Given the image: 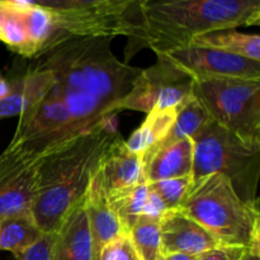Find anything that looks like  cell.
I'll list each match as a JSON object with an SVG mask.
<instances>
[{"instance_id": "cell-1", "label": "cell", "mask_w": 260, "mask_h": 260, "mask_svg": "<svg viewBox=\"0 0 260 260\" xmlns=\"http://www.w3.org/2000/svg\"><path fill=\"white\" fill-rule=\"evenodd\" d=\"M109 38H70L38 55L79 137L112 122L142 69L119 61Z\"/></svg>"}, {"instance_id": "cell-2", "label": "cell", "mask_w": 260, "mask_h": 260, "mask_svg": "<svg viewBox=\"0 0 260 260\" xmlns=\"http://www.w3.org/2000/svg\"><path fill=\"white\" fill-rule=\"evenodd\" d=\"M259 20V0H140L126 55L145 47L160 55L190 45L200 36Z\"/></svg>"}, {"instance_id": "cell-3", "label": "cell", "mask_w": 260, "mask_h": 260, "mask_svg": "<svg viewBox=\"0 0 260 260\" xmlns=\"http://www.w3.org/2000/svg\"><path fill=\"white\" fill-rule=\"evenodd\" d=\"M118 136L109 122L41 157L30 212L43 234L55 233L66 213L83 200L107 149Z\"/></svg>"}, {"instance_id": "cell-4", "label": "cell", "mask_w": 260, "mask_h": 260, "mask_svg": "<svg viewBox=\"0 0 260 260\" xmlns=\"http://www.w3.org/2000/svg\"><path fill=\"white\" fill-rule=\"evenodd\" d=\"M177 211L205 228L218 245L260 248L259 206L244 202L225 175L211 174L192 183Z\"/></svg>"}, {"instance_id": "cell-5", "label": "cell", "mask_w": 260, "mask_h": 260, "mask_svg": "<svg viewBox=\"0 0 260 260\" xmlns=\"http://www.w3.org/2000/svg\"><path fill=\"white\" fill-rule=\"evenodd\" d=\"M193 183L211 174H222L245 203L259 206L260 149L244 144L213 121L192 137Z\"/></svg>"}, {"instance_id": "cell-6", "label": "cell", "mask_w": 260, "mask_h": 260, "mask_svg": "<svg viewBox=\"0 0 260 260\" xmlns=\"http://www.w3.org/2000/svg\"><path fill=\"white\" fill-rule=\"evenodd\" d=\"M53 17L52 45L70 38L128 37L137 18L135 0H42ZM48 48V50H50Z\"/></svg>"}, {"instance_id": "cell-7", "label": "cell", "mask_w": 260, "mask_h": 260, "mask_svg": "<svg viewBox=\"0 0 260 260\" xmlns=\"http://www.w3.org/2000/svg\"><path fill=\"white\" fill-rule=\"evenodd\" d=\"M192 94L215 123L260 149V80L193 81Z\"/></svg>"}, {"instance_id": "cell-8", "label": "cell", "mask_w": 260, "mask_h": 260, "mask_svg": "<svg viewBox=\"0 0 260 260\" xmlns=\"http://www.w3.org/2000/svg\"><path fill=\"white\" fill-rule=\"evenodd\" d=\"M193 80L157 57L151 68L141 70L131 90L122 99L118 112L129 109L150 113L154 109L178 107L192 95Z\"/></svg>"}, {"instance_id": "cell-9", "label": "cell", "mask_w": 260, "mask_h": 260, "mask_svg": "<svg viewBox=\"0 0 260 260\" xmlns=\"http://www.w3.org/2000/svg\"><path fill=\"white\" fill-rule=\"evenodd\" d=\"M156 56L193 81L260 80V62L215 48L188 45Z\"/></svg>"}, {"instance_id": "cell-10", "label": "cell", "mask_w": 260, "mask_h": 260, "mask_svg": "<svg viewBox=\"0 0 260 260\" xmlns=\"http://www.w3.org/2000/svg\"><path fill=\"white\" fill-rule=\"evenodd\" d=\"M40 159L5 149L0 154V220L32 213Z\"/></svg>"}, {"instance_id": "cell-11", "label": "cell", "mask_w": 260, "mask_h": 260, "mask_svg": "<svg viewBox=\"0 0 260 260\" xmlns=\"http://www.w3.org/2000/svg\"><path fill=\"white\" fill-rule=\"evenodd\" d=\"M162 255L190 254L200 255L218 245L205 228L179 211H167L159 221Z\"/></svg>"}, {"instance_id": "cell-12", "label": "cell", "mask_w": 260, "mask_h": 260, "mask_svg": "<svg viewBox=\"0 0 260 260\" xmlns=\"http://www.w3.org/2000/svg\"><path fill=\"white\" fill-rule=\"evenodd\" d=\"M84 210L88 217L93 241V260H99L102 249L107 244L119 236L126 235L122 230L118 218L109 206L108 192L104 184L101 165L84 196Z\"/></svg>"}, {"instance_id": "cell-13", "label": "cell", "mask_w": 260, "mask_h": 260, "mask_svg": "<svg viewBox=\"0 0 260 260\" xmlns=\"http://www.w3.org/2000/svg\"><path fill=\"white\" fill-rule=\"evenodd\" d=\"M108 202L126 235L141 217L160 221L168 211L146 182L108 192Z\"/></svg>"}, {"instance_id": "cell-14", "label": "cell", "mask_w": 260, "mask_h": 260, "mask_svg": "<svg viewBox=\"0 0 260 260\" xmlns=\"http://www.w3.org/2000/svg\"><path fill=\"white\" fill-rule=\"evenodd\" d=\"M53 235L51 260H93V241L84 198L66 213Z\"/></svg>"}, {"instance_id": "cell-15", "label": "cell", "mask_w": 260, "mask_h": 260, "mask_svg": "<svg viewBox=\"0 0 260 260\" xmlns=\"http://www.w3.org/2000/svg\"><path fill=\"white\" fill-rule=\"evenodd\" d=\"M53 83L52 73L38 66H33L24 75L8 81L9 93L0 101V118L22 116L47 95Z\"/></svg>"}, {"instance_id": "cell-16", "label": "cell", "mask_w": 260, "mask_h": 260, "mask_svg": "<svg viewBox=\"0 0 260 260\" xmlns=\"http://www.w3.org/2000/svg\"><path fill=\"white\" fill-rule=\"evenodd\" d=\"M142 162L146 183L192 175V139H183L168 146L157 147L142 155Z\"/></svg>"}, {"instance_id": "cell-17", "label": "cell", "mask_w": 260, "mask_h": 260, "mask_svg": "<svg viewBox=\"0 0 260 260\" xmlns=\"http://www.w3.org/2000/svg\"><path fill=\"white\" fill-rule=\"evenodd\" d=\"M101 170L107 192L145 182L142 155L127 149L126 141L121 135L107 149L102 159Z\"/></svg>"}, {"instance_id": "cell-18", "label": "cell", "mask_w": 260, "mask_h": 260, "mask_svg": "<svg viewBox=\"0 0 260 260\" xmlns=\"http://www.w3.org/2000/svg\"><path fill=\"white\" fill-rule=\"evenodd\" d=\"M4 5L13 12L18 13L28 36L33 58L51 47L55 36L53 17L50 9L38 2H18L3 0Z\"/></svg>"}, {"instance_id": "cell-19", "label": "cell", "mask_w": 260, "mask_h": 260, "mask_svg": "<svg viewBox=\"0 0 260 260\" xmlns=\"http://www.w3.org/2000/svg\"><path fill=\"white\" fill-rule=\"evenodd\" d=\"M178 107L154 109L147 113V117L142 122L141 126L126 141L127 149L136 154L144 155L150 149L160 144L174 124Z\"/></svg>"}, {"instance_id": "cell-20", "label": "cell", "mask_w": 260, "mask_h": 260, "mask_svg": "<svg viewBox=\"0 0 260 260\" xmlns=\"http://www.w3.org/2000/svg\"><path fill=\"white\" fill-rule=\"evenodd\" d=\"M190 45L215 48L231 55L260 62L259 35H245L235 29H223L193 38Z\"/></svg>"}, {"instance_id": "cell-21", "label": "cell", "mask_w": 260, "mask_h": 260, "mask_svg": "<svg viewBox=\"0 0 260 260\" xmlns=\"http://www.w3.org/2000/svg\"><path fill=\"white\" fill-rule=\"evenodd\" d=\"M42 235L32 213L0 220V250L10 251L15 258L35 245Z\"/></svg>"}, {"instance_id": "cell-22", "label": "cell", "mask_w": 260, "mask_h": 260, "mask_svg": "<svg viewBox=\"0 0 260 260\" xmlns=\"http://www.w3.org/2000/svg\"><path fill=\"white\" fill-rule=\"evenodd\" d=\"M211 121H212V119L210 118V116H208V113L206 112V109L203 108L202 104H201L192 94L189 98L185 99V101L178 107L174 124L172 126L170 131L168 132L165 139L162 140L160 144H157L156 146H154L152 149H150L149 151L145 152V154L157 149V147L172 145L183 139H192L198 131H201V129Z\"/></svg>"}, {"instance_id": "cell-23", "label": "cell", "mask_w": 260, "mask_h": 260, "mask_svg": "<svg viewBox=\"0 0 260 260\" xmlns=\"http://www.w3.org/2000/svg\"><path fill=\"white\" fill-rule=\"evenodd\" d=\"M127 236L141 260H164L160 243L159 221L141 217Z\"/></svg>"}, {"instance_id": "cell-24", "label": "cell", "mask_w": 260, "mask_h": 260, "mask_svg": "<svg viewBox=\"0 0 260 260\" xmlns=\"http://www.w3.org/2000/svg\"><path fill=\"white\" fill-rule=\"evenodd\" d=\"M2 4L5 9V17L2 29H0V41H3L14 52L19 53L24 57L33 58L32 48H30L28 36L25 33L24 27H23L20 17L18 15V13L13 12L9 8L5 7L3 0Z\"/></svg>"}, {"instance_id": "cell-25", "label": "cell", "mask_w": 260, "mask_h": 260, "mask_svg": "<svg viewBox=\"0 0 260 260\" xmlns=\"http://www.w3.org/2000/svg\"><path fill=\"white\" fill-rule=\"evenodd\" d=\"M192 183V175H188V177L159 180L147 184L150 189L160 198L168 211H177L184 202Z\"/></svg>"}, {"instance_id": "cell-26", "label": "cell", "mask_w": 260, "mask_h": 260, "mask_svg": "<svg viewBox=\"0 0 260 260\" xmlns=\"http://www.w3.org/2000/svg\"><path fill=\"white\" fill-rule=\"evenodd\" d=\"M99 260H141L128 236L123 235L107 244L101 251Z\"/></svg>"}, {"instance_id": "cell-27", "label": "cell", "mask_w": 260, "mask_h": 260, "mask_svg": "<svg viewBox=\"0 0 260 260\" xmlns=\"http://www.w3.org/2000/svg\"><path fill=\"white\" fill-rule=\"evenodd\" d=\"M53 234H43L40 240L17 256V260H51Z\"/></svg>"}, {"instance_id": "cell-28", "label": "cell", "mask_w": 260, "mask_h": 260, "mask_svg": "<svg viewBox=\"0 0 260 260\" xmlns=\"http://www.w3.org/2000/svg\"><path fill=\"white\" fill-rule=\"evenodd\" d=\"M246 248L217 245L205 253L197 255L196 260H241L246 253Z\"/></svg>"}, {"instance_id": "cell-29", "label": "cell", "mask_w": 260, "mask_h": 260, "mask_svg": "<svg viewBox=\"0 0 260 260\" xmlns=\"http://www.w3.org/2000/svg\"><path fill=\"white\" fill-rule=\"evenodd\" d=\"M197 255H190V254H182V253H175V254H168L164 255V260H196Z\"/></svg>"}, {"instance_id": "cell-30", "label": "cell", "mask_w": 260, "mask_h": 260, "mask_svg": "<svg viewBox=\"0 0 260 260\" xmlns=\"http://www.w3.org/2000/svg\"><path fill=\"white\" fill-rule=\"evenodd\" d=\"M241 260H260V248L248 249Z\"/></svg>"}, {"instance_id": "cell-31", "label": "cell", "mask_w": 260, "mask_h": 260, "mask_svg": "<svg viewBox=\"0 0 260 260\" xmlns=\"http://www.w3.org/2000/svg\"><path fill=\"white\" fill-rule=\"evenodd\" d=\"M8 93H9V84H8L7 79L0 75V101L5 98Z\"/></svg>"}, {"instance_id": "cell-32", "label": "cell", "mask_w": 260, "mask_h": 260, "mask_svg": "<svg viewBox=\"0 0 260 260\" xmlns=\"http://www.w3.org/2000/svg\"><path fill=\"white\" fill-rule=\"evenodd\" d=\"M4 17H5V9L2 4V0H0V29H2L3 22H4Z\"/></svg>"}]
</instances>
